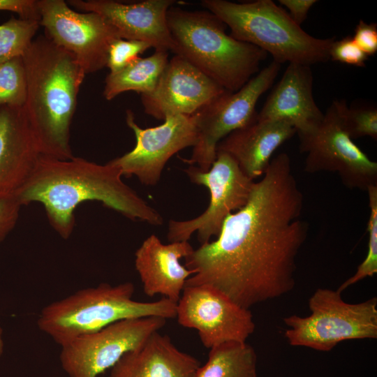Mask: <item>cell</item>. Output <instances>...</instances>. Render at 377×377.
<instances>
[{"mask_svg": "<svg viewBox=\"0 0 377 377\" xmlns=\"http://www.w3.org/2000/svg\"><path fill=\"white\" fill-rule=\"evenodd\" d=\"M162 317L117 321L61 346L59 360L69 377H98L128 352L140 348L166 324Z\"/></svg>", "mask_w": 377, "mask_h": 377, "instance_id": "cell-11", "label": "cell"}, {"mask_svg": "<svg viewBox=\"0 0 377 377\" xmlns=\"http://www.w3.org/2000/svg\"><path fill=\"white\" fill-rule=\"evenodd\" d=\"M119 168L82 158L62 160L40 155L24 185L14 194L22 206L41 203L54 230L68 239L75 209L96 200L133 220L160 226L161 215L121 179Z\"/></svg>", "mask_w": 377, "mask_h": 377, "instance_id": "cell-2", "label": "cell"}, {"mask_svg": "<svg viewBox=\"0 0 377 377\" xmlns=\"http://www.w3.org/2000/svg\"><path fill=\"white\" fill-rule=\"evenodd\" d=\"M297 133L285 121H264L256 118L222 139L216 151L229 154L251 180L262 177L275 151Z\"/></svg>", "mask_w": 377, "mask_h": 377, "instance_id": "cell-20", "label": "cell"}, {"mask_svg": "<svg viewBox=\"0 0 377 377\" xmlns=\"http://www.w3.org/2000/svg\"><path fill=\"white\" fill-rule=\"evenodd\" d=\"M341 294L318 288L309 300V316L284 318L289 343L327 352L343 341L376 339L377 298L350 304Z\"/></svg>", "mask_w": 377, "mask_h": 377, "instance_id": "cell-7", "label": "cell"}, {"mask_svg": "<svg viewBox=\"0 0 377 377\" xmlns=\"http://www.w3.org/2000/svg\"><path fill=\"white\" fill-rule=\"evenodd\" d=\"M193 251L188 241L165 244L155 235L145 239L135 254L143 292L149 297L158 294L177 303L186 280L193 274L179 260Z\"/></svg>", "mask_w": 377, "mask_h": 377, "instance_id": "cell-19", "label": "cell"}, {"mask_svg": "<svg viewBox=\"0 0 377 377\" xmlns=\"http://www.w3.org/2000/svg\"><path fill=\"white\" fill-rule=\"evenodd\" d=\"M195 377H257L256 353L246 341H229L214 346Z\"/></svg>", "mask_w": 377, "mask_h": 377, "instance_id": "cell-23", "label": "cell"}, {"mask_svg": "<svg viewBox=\"0 0 377 377\" xmlns=\"http://www.w3.org/2000/svg\"><path fill=\"white\" fill-rule=\"evenodd\" d=\"M316 0H279V3L286 7L291 19L299 26L306 20L310 8Z\"/></svg>", "mask_w": 377, "mask_h": 377, "instance_id": "cell-33", "label": "cell"}, {"mask_svg": "<svg viewBox=\"0 0 377 377\" xmlns=\"http://www.w3.org/2000/svg\"><path fill=\"white\" fill-rule=\"evenodd\" d=\"M0 10L16 13L21 18L40 21L38 0H0Z\"/></svg>", "mask_w": 377, "mask_h": 377, "instance_id": "cell-32", "label": "cell"}, {"mask_svg": "<svg viewBox=\"0 0 377 377\" xmlns=\"http://www.w3.org/2000/svg\"><path fill=\"white\" fill-rule=\"evenodd\" d=\"M313 82L310 66L289 64L257 113V119L288 122L297 133L311 130L324 116L314 101Z\"/></svg>", "mask_w": 377, "mask_h": 377, "instance_id": "cell-17", "label": "cell"}, {"mask_svg": "<svg viewBox=\"0 0 377 377\" xmlns=\"http://www.w3.org/2000/svg\"><path fill=\"white\" fill-rule=\"evenodd\" d=\"M227 91L183 58L169 59L154 91L141 95L145 112L157 119L192 115Z\"/></svg>", "mask_w": 377, "mask_h": 377, "instance_id": "cell-15", "label": "cell"}, {"mask_svg": "<svg viewBox=\"0 0 377 377\" xmlns=\"http://www.w3.org/2000/svg\"><path fill=\"white\" fill-rule=\"evenodd\" d=\"M330 59L350 66L363 67L368 56L357 45L350 36L334 40L330 50Z\"/></svg>", "mask_w": 377, "mask_h": 377, "instance_id": "cell-29", "label": "cell"}, {"mask_svg": "<svg viewBox=\"0 0 377 377\" xmlns=\"http://www.w3.org/2000/svg\"><path fill=\"white\" fill-rule=\"evenodd\" d=\"M176 318L180 325L196 330L203 346L209 349L229 341L245 342L255 330L250 309L209 286L184 287Z\"/></svg>", "mask_w": 377, "mask_h": 377, "instance_id": "cell-14", "label": "cell"}, {"mask_svg": "<svg viewBox=\"0 0 377 377\" xmlns=\"http://www.w3.org/2000/svg\"><path fill=\"white\" fill-rule=\"evenodd\" d=\"M38 3L45 36L72 54L86 74L106 66L110 44L121 38L104 17L75 11L63 0H38Z\"/></svg>", "mask_w": 377, "mask_h": 377, "instance_id": "cell-12", "label": "cell"}, {"mask_svg": "<svg viewBox=\"0 0 377 377\" xmlns=\"http://www.w3.org/2000/svg\"><path fill=\"white\" fill-rule=\"evenodd\" d=\"M131 282L116 286L102 283L79 290L41 310L37 325L61 347L119 320L149 316L176 318L177 303L162 297L154 302L133 300Z\"/></svg>", "mask_w": 377, "mask_h": 377, "instance_id": "cell-6", "label": "cell"}, {"mask_svg": "<svg viewBox=\"0 0 377 377\" xmlns=\"http://www.w3.org/2000/svg\"><path fill=\"white\" fill-rule=\"evenodd\" d=\"M39 26V20L20 17H11L0 24V64L23 57Z\"/></svg>", "mask_w": 377, "mask_h": 377, "instance_id": "cell-24", "label": "cell"}, {"mask_svg": "<svg viewBox=\"0 0 377 377\" xmlns=\"http://www.w3.org/2000/svg\"><path fill=\"white\" fill-rule=\"evenodd\" d=\"M346 103L334 101L321 121L299 133L301 153L306 154L304 171L337 173L344 186L367 191L377 186V163L372 161L347 133L343 119Z\"/></svg>", "mask_w": 377, "mask_h": 377, "instance_id": "cell-8", "label": "cell"}, {"mask_svg": "<svg viewBox=\"0 0 377 377\" xmlns=\"http://www.w3.org/2000/svg\"><path fill=\"white\" fill-rule=\"evenodd\" d=\"M21 207L14 194L0 196V244L15 228Z\"/></svg>", "mask_w": 377, "mask_h": 377, "instance_id": "cell-30", "label": "cell"}, {"mask_svg": "<svg viewBox=\"0 0 377 377\" xmlns=\"http://www.w3.org/2000/svg\"><path fill=\"white\" fill-rule=\"evenodd\" d=\"M41 155L24 107L0 106V196L15 194Z\"/></svg>", "mask_w": 377, "mask_h": 377, "instance_id": "cell-18", "label": "cell"}, {"mask_svg": "<svg viewBox=\"0 0 377 377\" xmlns=\"http://www.w3.org/2000/svg\"><path fill=\"white\" fill-rule=\"evenodd\" d=\"M343 119L344 127L353 140L369 136L376 140V108H350L346 105L343 110Z\"/></svg>", "mask_w": 377, "mask_h": 377, "instance_id": "cell-28", "label": "cell"}, {"mask_svg": "<svg viewBox=\"0 0 377 377\" xmlns=\"http://www.w3.org/2000/svg\"><path fill=\"white\" fill-rule=\"evenodd\" d=\"M280 68L281 65L272 61L239 90L226 91L194 113L197 142L191 157L182 160L202 171L209 170L216 159L219 142L256 119L257 102L273 84Z\"/></svg>", "mask_w": 377, "mask_h": 377, "instance_id": "cell-10", "label": "cell"}, {"mask_svg": "<svg viewBox=\"0 0 377 377\" xmlns=\"http://www.w3.org/2000/svg\"><path fill=\"white\" fill-rule=\"evenodd\" d=\"M168 61V52L155 50L151 55L140 57L118 72L109 73L105 80L104 98L111 101L129 91L141 95L152 92Z\"/></svg>", "mask_w": 377, "mask_h": 377, "instance_id": "cell-22", "label": "cell"}, {"mask_svg": "<svg viewBox=\"0 0 377 377\" xmlns=\"http://www.w3.org/2000/svg\"><path fill=\"white\" fill-rule=\"evenodd\" d=\"M4 351V341L3 339V329L0 326V357L2 356Z\"/></svg>", "mask_w": 377, "mask_h": 377, "instance_id": "cell-34", "label": "cell"}, {"mask_svg": "<svg viewBox=\"0 0 377 377\" xmlns=\"http://www.w3.org/2000/svg\"><path fill=\"white\" fill-rule=\"evenodd\" d=\"M151 47L143 41L117 38L109 47L106 66L110 73L118 72L137 61L140 54Z\"/></svg>", "mask_w": 377, "mask_h": 377, "instance_id": "cell-27", "label": "cell"}, {"mask_svg": "<svg viewBox=\"0 0 377 377\" xmlns=\"http://www.w3.org/2000/svg\"><path fill=\"white\" fill-rule=\"evenodd\" d=\"M200 362L179 350L168 335L153 333L111 368L110 377H195Z\"/></svg>", "mask_w": 377, "mask_h": 377, "instance_id": "cell-21", "label": "cell"}, {"mask_svg": "<svg viewBox=\"0 0 377 377\" xmlns=\"http://www.w3.org/2000/svg\"><path fill=\"white\" fill-rule=\"evenodd\" d=\"M190 180L207 187L209 203L200 216L186 221L170 220L168 239L170 242L188 241L197 232L200 245L217 237L226 217L247 203L254 181L239 168L237 163L228 154L216 151V157L207 171L190 165L184 170Z\"/></svg>", "mask_w": 377, "mask_h": 377, "instance_id": "cell-9", "label": "cell"}, {"mask_svg": "<svg viewBox=\"0 0 377 377\" xmlns=\"http://www.w3.org/2000/svg\"><path fill=\"white\" fill-rule=\"evenodd\" d=\"M173 0H145L124 3L112 0H69L74 8L101 15L117 31L121 38L140 40L158 51L172 50V40L167 12Z\"/></svg>", "mask_w": 377, "mask_h": 377, "instance_id": "cell-16", "label": "cell"}, {"mask_svg": "<svg viewBox=\"0 0 377 377\" xmlns=\"http://www.w3.org/2000/svg\"><path fill=\"white\" fill-rule=\"evenodd\" d=\"M304 196L290 158H272L244 207L229 214L216 239L186 258V286H209L244 309L280 297L295 286L296 258L308 235Z\"/></svg>", "mask_w": 377, "mask_h": 377, "instance_id": "cell-1", "label": "cell"}, {"mask_svg": "<svg viewBox=\"0 0 377 377\" xmlns=\"http://www.w3.org/2000/svg\"><path fill=\"white\" fill-rule=\"evenodd\" d=\"M370 209L367 230L369 242L367 253L364 260L357 267L355 273L346 280L337 290L342 293L345 289L368 276L377 273V186H372L367 191Z\"/></svg>", "mask_w": 377, "mask_h": 377, "instance_id": "cell-26", "label": "cell"}, {"mask_svg": "<svg viewBox=\"0 0 377 377\" xmlns=\"http://www.w3.org/2000/svg\"><path fill=\"white\" fill-rule=\"evenodd\" d=\"M352 37L357 45L368 57L376 53L377 25L376 23L367 24L363 20H360Z\"/></svg>", "mask_w": 377, "mask_h": 377, "instance_id": "cell-31", "label": "cell"}, {"mask_svg": "<svg viewBox=\"0 0 377 377\" xmlns=\"http://www.w3.org/2000/svg\"><path fill=\"white\" fill-rule=\"evenodd\" d=\"M126 122L135 136V145L130 151L108 163L119 168L122 176H135L147 186L156 185L169 159L179 151L193 147L197 128L193 114L167 117L155 127L142 128L131 110H126Z\"/></svg>", "mask_w": 377, "mask_h": 377, "instance_id": "cell-13", "label": "cell"}, {"mask_svg": "<svg viewBox=\"0 0 377 377\" xmlns=\"http://www.w3.org/2000/svg\"><path fill=\"white\" fill-rule=\"evenodd\" d=\"M167 23L172 50L226 90L242 88L256 75L267 54L226 33V25L209 11L171 6Z\"/></svg>", "mask_w": 377, "mask_h": 377, "instance_id": "cell-4", "label": "cell"}, {"mask_svg": "<svg viewBox=\"0 0 377 377\" xmlns=\"http://www.w3.org/2000/svg\"><path fill=\"white\" fill-rule=\"evenodd\" d=\"M22 58L27 87L24 109L40 152L72 158L71 126L87 74L72 54L45 35L34 39Z\"/></svg>", "mask_w": 377, "mask_h": 377, "instance_id": "cell-3", "label": "cell"}, {"mask_svg": "<svg viewBox=\"0 0 377 377\" xmlns=\"http://www.w3.org/2000/svg\"><path fill=\"white\" fill-rule=\"evenodd\" d=\"M27 77L22 57L0 64V106L24 107Z\"/></svg>", "mask_w": 377, "mask_h": 377, "instance_id": "cell-25", "label": "cell"}, {"mask_svg": "<svg viewBox=\"0 0 377 377\" xmlns=\"http://www.w3.org/2000/svg\"><path fill=\"white\" fill-rule=\"evenodd\" d=\"M200 3L229 27L232 38L271 54L280 65L288 62L311 66L330 60L335 38L322 39L308 34L286 10L271 0H202Z\"/></svg>", "mask_w": 377, "mask_h": 377, "instance_id": "cell-5", "label": "cell"}]
</instances>
